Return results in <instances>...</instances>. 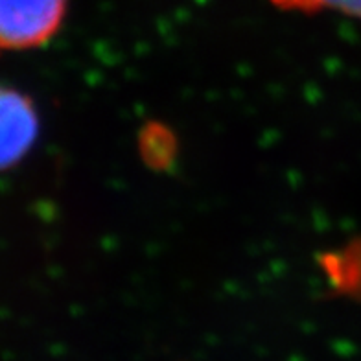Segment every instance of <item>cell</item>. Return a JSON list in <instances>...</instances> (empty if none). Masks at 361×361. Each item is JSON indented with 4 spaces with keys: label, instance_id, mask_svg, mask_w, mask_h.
I'll return each instance as SVG.
<instances>
[{
    "label": "cell",
    "instance_id": "cell-2",
    "mask_svg": "<svg viewBox=\"0 0 361 361\" xmlns=\"http://www.w3.org/2000/svg\"><path fill=\"white\" fill-rule=\"evenodd\" d=\"M41 131L34 100L15 87L0 83V171L26 159Z\"/></svg>",
    "mask_w": 361,
    "mask_h": 361
},
{
    "label": "cell",
    "instance_id": "cell-1",
    "mask_svg": "<svg viewBox=\"0 0 361 361\" xmlns=\"http://www.w3.org/2000/svg\"><path fill=\"white\" fill-rule=\"evenodd\" d=\"M68 0H0V54L47 44L67 17Z\"/></svg>",
    "mask_w": 361,
    "mask_h": 361
},
{
    "label": "cell",
    "instance_id": "cell-3",
    "mask_svg": "<svg viewBox=\"0 0 361 361\" xmlns=\"http://www.w3.org/2000/svg\"><path fill=\"white\" fill-rule=\"evenodd\" d=\"M276 8L302 13L336 11V13L361 19V0H269Z\"/></svg>",
    "mask_w": 361,
    "mask_h": 361
}]
</instances>
